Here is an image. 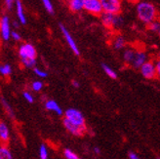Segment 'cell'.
<instances>
[{
	"label": "cell",
	"mask_w": 160,
	"mask_h": 159,
	"mask_svg": "<svg viewBox=\"0 0 160 159\" xmlns=\"http://www.w3.org/2000/svg\"><path fill=\"white\" fill-rule=\"evenodd\" d=\"M136 9H137L138 18L143 23L149 25V23H151L156 20L157 10H156V7L151 2L140 1L138 2Z\"/></svg>",
	"instance_id": "6da1fadb"
},
{
	"label": "cell",
	"mask_w": 160,
	"mask_h": 159,
	"mask_svg": "<svg viewBox=\"0 0 160 159\" xmlns=\"http://www.w3.org/2000/svg\"><path fill=\"white\" fill-rule=\"evenodd\" d=\"M103 13L117 15L121 11V0H100Z\"/></svg>",
	"instance_id": "7a4b0ae2"
},
{
	"label": "cell",
	"mask_w": 160,
	"mask_h": 159,
	"mask_svg": "<svg viewBox=\"0 0 160 159\" xmlns=\"http://www.w3.org/2000/svg\"><path fill=\"white\" fill-rule=\"evenodd\" d=\"M65 118L78 126H85V118L81 111L76 108H68L65 112Z\"/></svg>",
	"instance_id": "3957f363"
},
{
	"label": "cell",
	"mask_w": 160,
	"mask_h": 159,
	"mask_svg": "<svg viewBox=\"0 0 160 159\" xmlns=\"http://www.w3.org/2000/svg\"><path fill=\"white\" fill-rule=\"evenodd\" d=\"M83 10L95 16H99L102 13L100 0H84Z\"/></svg>",
	"instance_id": "277c9868"
},
{
	"label": "cell",
	"mask_w": 160,
	"mask_h": 159,
	"mask_svg": "<svg viewBox=\"0 0 160 159\" xmlns=\"http://www.w3.org/2000/svg\"><path fill=\"white\" fill-rule=\"evenodd\" d=\"M19 55L21 57V60H26V59H36V50L33 45L29 43H25L21 45L19 49Z\"/></svg>",
	"instance_id": "5b68a950"
},
{
	"label": "cell",
	"mask_w": 160,
	"mask_h": 159,
	"mask_svg": "<svg viewBox=\"0 0 160 159\" xmlns=\"http://www.w3.org/2000/svg\"><path fill=\"white\" fill-rule=\"evenodd\" d=\"M11 25L10 20L7 16H3L0 19V36L4 41H8L11 35Z\"/></svg>",
	"instance_id": "8992f818"
},
{
	"label": "cell",
	"mask_w": 160,
	"mask_h": 159,
	"mask_svg": "<svg viewBox=\"0 0 160 159\" xmlns=\"http://www.w3.org/2000/svg\"><path fill=\"white\" fill-rule=\"evenodd\" d=\"M63 126L66 127V129L71 134L73 135V136H76V137H81L83 135L86 133L87 131V128H86V125L85 126H78V125H75L73 123L69 122L68 119H63Z\"/></svg>",
	"instance_id": "52a82bcc"
},
{
	"label": "cell",
	"mask_w": 160,
	"mask_h": 159,
	"mask_svg": "<svg viewBox=\"0 0 160 159\" xmlns=\"http://www.w3.org/2000/svg\"><path fill=\"white\" fill-rule=\"evenodd\" d=\"M142 75L147 79H153L156 77L157 73L155 70L154 63L152 62H146L143 65L140 67Z\"/></svg>",
	"instance_id": "ba28073f"
},
{
	"label": "cell",
	"mask_w": 160,
	"mask_h": 159,
	"mask_svg": "<svg viewBox=\"0 0 160 159\" xmlns=\"http://www.w3.org/2000/svg\"><path fill=\"white\" fill-rule=\"evenodd\" d=\"M60 28H61L62 33L63 34V36H65L68 46L70 47V49L73 51V53L76 56H79L80 55V51H79L78 47H77V45H76V43L74 41V39L72 38V36H71V34L69 33V31L67 29V27L65 26H62V25H60Z\"/></svg>",
	"instance_id": "9c48e42d"
},
{
	"label": "cell",
	"mask_w": 160,
	"mask_h": 159,
	"mask_svg": "<svg viewBox=\"0 0 160 159\" xmlns=\"http://www.w3.org/2000/svg\"><path fill=\"white\" fill-rule=\"evenodd\" d=\"M147 54L142 51H136L133 62H131V65L135 68H140L143 63L147 62Z\"/></svg>",
	"instance_id": "30bf717a"
},
{
	"label": "cell",
	"mask_w": 160,
	"mask_h": 159,
	"mask_svg": "<svg viewBox=\"0 0 160 159\" xmlns=\"http://www.w3.org/2000/svg\"><path fill=\"white\" fill-rule=\"evenodd\" d=\"M10 140V132L8 126L4 122H0V141L6 147L8 142Z\"/></svg>",
	"instance_id": "8fae6325"
},
{
	"label": "cell",
	"mask_w": 160,
	"mask_h": 159,
	"mask_svg": "<svg viewBox=\"0 0 160 159\" xmlns=\"http://www.w3.org/2000/svg\"><path fill=\"white\" fill-rule=\"evenodd\" d=\"M45 108L47 110H50V111H54L56 112L58 115H62L63 112H62V109L61 108V107L58 105V102L54 101V100H48L46 102H45Z\"/></svg>",
	"instance_id": "7c38bea8"
},
{
	"label": "cell",
	"mask_w": 160,
	"mask_h": 159,
	"mask_svg": "<svg viewBox=\"0 0 160 159\" xmlns=\"http://www.w3.org/2000/svg\"><path fill=\"white\" fill-rule=\"evenodd\" d=\"M114 16L113 14H109V13H102L101 14V20L102 25L108 28H112L113 27V20H114Z\"/></svg>",
	"instance_id": "4fadbf2b"
},
{
	"label": "cell",
	"mask_w": 160,
	"mask_h": 159,
	"mask_svg": "<svg viewBox=\"0 0 160 159\" xmlns=\"http://www.w3.org/2000/svg\"><path fill=\"white\" fill-rule=\"evenodd\" d=\"M16 8H17L16 12H17V16H18V19H19L20 22L22 25H26L27 18H26L25 11H23V7H22L21 0H17V1H16Z\"/></svg>",
	"instance_id": "5bb4252c"
},
{
	"label": "cell",
	"mask_w": 160,
	"mask_h": 159,
	"mask_svg": "<svg viewBox=\"0 0 160 159\" xmlns=\"http://www.w3.org/2000/svg\"><path fill=\"white\" fill-rule=\"evenodd\" d=\"M83 4L84 0H69L68 1V7L72 12H79L83 10Z\"/></svg>",
	"instance_id": "9a60e30c"
},
{
	"label": "cell",
	"mask_w": 160,
	"mask_h": 159,
	"mask_svg": "<svg viewBox=\"0 0 160 159\" xmlns=\"http://www.w3.org/2000/svg\"><path fill=\"white\" fill-rule=\"evenodd\" d=\"M135 53H136V51L134 49H131V48L126 49L123 53V59H124L125 62L130 63L131 65V62H133V59H134Z\"/></svg>",
	"instance_id": "2e32d148"
},
{
	"label": "cell",
	"mask_w": 160,
	"mask_h": 159,
	"mask_svg": "<svg viewBox=\"0 0 160 159\" xmlns=\"http://www.w3.org/2000/svg\"><path fill=\"white\" fill-rule=\"evenodd\" d=\"M126 45V41L123 36H116L114 41H113V47L116 50H120V49H123Z\"/></svg>",
	"instance_id": "e0dca14e"
},
{
	"label": "cell",
	"mask_w": 160,
	"mask_h": 159,
	"mask_svg": "<svg viewBox=\"0 0 160 159\" xmlns=\"http://www.w3.org/2000/svg\"><path fill=\"white\" fill-rule=\"evenodd\" d=\"M0 159H13L12 153L7 147H0Z\"/></svg>",
	"instance_id": "ac0fdd59"
},
{
	"label": "cell",
	"mask_w": 160,
	"mask_h": 159,
	"mask_svg": "<svg viewBox=\"0 0 160 159\" xmlns=\"http://www.w3.org/2000/svg\"><path fill=\"white\" fill-rule=\"evenodd\" d=\"M102 69H103V71L107 73V75L108 76V77H110V78H112V79H116L117 78V74H116V72L115 71L111 68L110 67H108V65H106V63H102Z\"/></svg>",
	"instance_id": "d6986e66"
},
{
	"label": "cell",
	"mask_w": 160,
	"mask_h": 159,
	"mask_svg": "<svg viewBox=\"0 0 160 159\" xmlns=\"http://www.w3.org/2000/svg\"><path fill=\"white\" fill-rule=\"evenodd\" d=\"M0 73H1L3 76H9L12 73V67L10 65H3V66H0Z\"/></svg>",
	"instance_id": "ffe728a7"
},
{
	"label": "cell",
	"mask_w": 160,
	"mask_h": 159,
	"mask_svg": "<svg viewBox=\"0 0 160 159\" xmlns=\"http://www.w3.org/2000/svg\"><path fill=\"white\" fill-rule=\"evenodd\" d=\"M123 23H124V19L119 14L115 15L114 16V20H113V27H112L119 28V27H121L123 26Z\"/></svg>",
	"instance_id": "44dd1931"
},
{
	"label": "cell",
	"mask_w": 160,
	"mask_h": 159,
	"mask_svg": "<svg viewBox=\"0 0 160 159\" xmlns=\"http://www.w3.org/2000/svg\"><path fill=\"white\" fill-rule=\"evenodd\" d=\"M22 63L28 68H32L36 65V59H26L22 60Z\"/></svg>",
	"instance_id": "7402d4cb"
},
{
	"label": "cell",
	"mask_w": 160,
	"mask_h": 159,
	"mask_svg": "<svg viewBox=\"0 0 160 159\" xmlns=\"http://www.w3.org/2000/svg\"><path fill=\"white\" fill-rule=\"evenodd\" d=\"M48 149L45 145H41L39 147V157L40 159H48Z\"/></svg>",
	"instance_id": "603a6c76"
},
{
	"label": "cell",
	"mask_w": 160,
	"mask_h": 159,
	"mask_svg": "<svg viewBox=\"0 0 160 159\" xmlns=\"http://www.w3.org/2000/svg\"><path fill=\"white\" fill-rule=\"evenodd\" d=\"M42 3L45 7V9L48 13L50 14H54V7L53 4L51 2V0H42Z\"/></svg>",
	"instance_id": "cb8c5ba5"
},
{
	"label": "cell",
	"mask_w": 160,
	"mask_h": 159,
	"mask_svg": "<svg viewBox=\"0 0 160 159\" xmlns=\"http://www.w3.org/2000/svg\"><path fill=\"white\" fill-rule=\"evenodd\" d=\"M1 102H2V104H3L4 108H5V109H6V111H7V113L10 115V117L14 118V117H15V115H14V111H13V109H12L11 106H10L9 104H8V102H6V100H4V99H1Z\"/></svg>",
	"instance_id": "d4e9b609"
},
{
	"label": "cell",
	"mask_w": 160,
	"mask_h": 159,
	"mask_svg": "<svg viewBox=\"0 0 160 159\" xmlns=\"http://www.w3.org/2000/svg\"><path fill=\"white\" fill-rule=\"evenodd\" d=\"M63 155H65V157L67 159H77L78 158L77 155L75 154V152H72L71 149H68V148L65 149V152H63Z\"/></svg>",
	"instance_id": "484cf974"
},
{
	"label": "cell",
	"mask_w": 160,
	"mask_h": 159,
	"mask_svg": "<svg viewBox=\"0 0 160 159\" xmlns=\"http://www.w3.org/2000/svg\"><path fill=\"white\" fill-rule=\"evenodd\" d=\"M42 88H43V82L42 81H34L32 84H31V89L35 92L41 91Z\"/></svg>",
	"instance_id": "4316f807"
},
{
	"label": "cell",
	"mask_w": 160,
	"mask_h": 159,
	"mask_svg": "<svg viewBox=\"0 0 160 159\" xmlns=\"http://www.w3.org/2000/svg\"><path fill=\"white\" fill-rule=\"evenodd\" d=\"M149 29L153 32H159L160 30V23L158 21H154L151 23H149Z\"/></svg>",
	"instance_id": "83f0119b"
},
{
	"label": "cell",
	"mask_w": 160,
	"mask_h": 159,
	"mask_svg": "<svg viewBox=\"0 0 160 159\" xmlns=\"http://www.w3.org/2000/svg\"><path fill=\"white\" fill-rule=\"evenodd\" d=\"M33 71H34V73H35L38 77H40V78H46L47 75H48V73L46 72V71L41 70V69H39V68H37V67H34V68H33Z\"/></svg>",
	"instance_id": "f1b7e54d"
},
{
	"label": "cell",
	"mask_w": 160,
	"mask_h": 159,
	"mask_svg": "<svg viewBox=\"0 0 160 159\" xmlns=\"http://www.w3.org/2000/svg\"><path fill=\"white\" fill-rule=\"evenodd\" d=\"M22 96H23V98H25V100L28 102H29V104H32V102H34V99H33V97H32V95H31L29 92H23L22 93Z\"/></svg>",
	"instance_id": "f546056e"
},
{
	"label": "cell",
	"mask_w": 160,
	"mask_h": 159,
	"mask_svg": "<svg viewBox=\"0 0 160 159\" xmlns=\"http://www.w3.org/2000/svg\"><path fill=\"white\" fill-rule=\"evenodd\" d=\"M10 38H13L14 40H16V41H20L21 39H22V37H21L20 33H19V32H17V31H11Z\"/></svg>",
	"instance_id": "4dcf8cb0"
},
{
	"label": "cell",
	"mask_w": 160,
	"mask_h": 159,
	"mask_svg": "<svg viewBox=\"0 0 160 159\" xmlns=\"http://www.w3.org/2000/svg\"><path fill=\"white\" fill-rule=\"evenodd\" d=\"M5 3H6V6L8 9H11L14 4V0H5Z\"/></svg>",
	"instance_id": "1f68e13d"
},
{
	"label": "cell",
	"mask_w": 160,
	"mask_h": 159,
	"mask_svg": "<svg viewBox=\"0 0 160 159\" xmlns=\"http://www.w3.org/2000/svg\"><path fill=\"white\" fill-rule=\"evenodd\" d=\"M129 159H141L137 153H135L134 152H129Z\"/></svg>",
	"instance_id": "d6a6232c"
},
{
	"label": "cell",
	"mask_w": 160,
	"mask_h": 159,
	"mask_svg": "<svg viewBox=\"0 0 160 159\" xmlns=\"http://www.w3.org/2000/svg\"><path fill=\"white\" fill-rule=\"evenodd\" d=\"M154 67H155V70H156L157 75H159V73H160V62H159V61H157V62L154 63Z\"/></svg>",
	"instance_id": "836d02e7"
},
{
	"label": "cell",
	"mask_w": 160,
	"mask_h": 159,
	"mask_svg": "<svg viewBox=\"0 0 160 159\" xmlns=\"http://www.w3.org/2000/svg\"><path fill=\"white\" fill-rule=\"evenodd\" d=\"M94 152H95L96 154H100V153H101V149H100L98 147H94Z\"/></svg>",
	"instance_id": "e575fe53"
},
{
	"label": "cell",
	"mask_w": 160,
	"mask_h": 159,
	"mask_svg": "<svg viewBox=\"0 0 160 159\" xmlns=\"http://www.w3.org/2000/svg\"><path fill=\"white\" fill-rule=\"evenodd\" d=\"M72 86L74 87V88H79V86H80V84L77 82V81H75V80H73L72 81Z\"/></svg>",
	"instance_id": "d590c367"
},
{
	"label": "cell",
	"mask_w": 160,
	"mask_h": 159,
	"mask_svg": "<svg viewBox=\"0 0 160 159\" xmlns=\"http://www.w3.org/2000/svg\"><path fill=\"white\" fill-rule=\"evenodd\" d=\"M129 2H131V3H138V2H140L141 0H128Z\"/></svg>",
	"instance_id": "8d00e7d4"
},
{
	"label": "cell",
	"mask_w": 160,
	"mask_h": 159,
	"mask_svg": "<svg viewBox=\"0 0 160 159\" xmlns=\"http://www.w3.org/2000/svg\"><path fill=\"white\" fill-rule=\"evenodd\" d=\"M13 25H14V27H19V25H18V22H14Z\"/></svg>",
	"instance_id": "74e56055"
},
{
	"label": "cell",
	"mask_w": 160,
	"mask_h": 159,
	"mask_svg": "<svg viewBox=\"0 0 160 159\" xmlns=\"http://www.w3.org/2000/svg\"><path fill=\"white\" fill-rule=\"evenodd\" d=\"M77 159H81V158H77Z\"/></svg>",
	"instance_id": "f35d334b"
},
{
	"label": "cell",
	"mask_w": 160,
	"mask_h": 159,
	"mask_svg": "<svg viewBox=\"0 0 160 159\" xmlns=\"http://www.w3.org/2000/svg\"><path fill=\"white\" fill-rule=\"evenodd\" d=\"M68 1H69V0H68Z\"/></svg>",
	"instance_id": "ab89813d"
}]
</instances>
